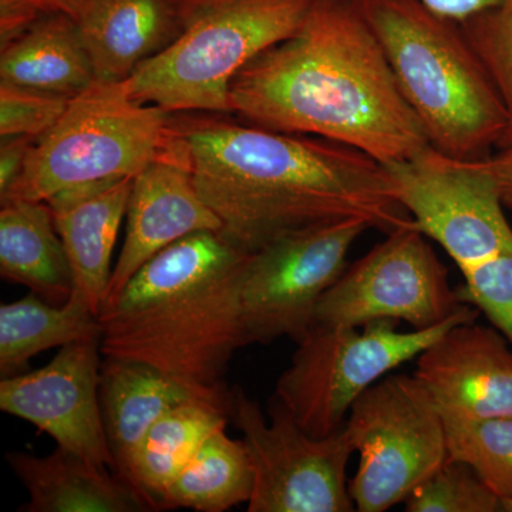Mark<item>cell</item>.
I'll use <instances>...</instances> for the list:
<instances>
[{
  "instance_id": "cell-1",
  "label": "cell",
  "mask_w": 512,
  "mask_h": 512,
  "mask_svg": "<svg viewBox=\"0 0 512 512\" xmlns=\"http://www.w3.org/2000/svg\"><path fill=\"white\" fill-rule=\"evenodd\" d=\"M170 130L222 234L244 251L333 222L386 234L414 222L386 167L345 144L200 111L171 114Z\"/></svg>"
},
{
  "instance_id": "cell-2",
  "label": "cell",
  "mask_w": 512,
  "mask_h": 512,
  "mask_svg": "<svg viewBox=\"0 0 512 512\" xmlns=\"http://www.w3.org/2000/svg\"><path fill=\"white\" fill-rule=\"evenodd\" d=\"M229 103L251 126L325 138L383 165L430 146L357 0H315L292 36L234 77Z\"/></svg>"
},
{
  "instance_id": "cell-3",
  "label": "cell",
  "mask_w": 512,
  "mask_h": 512,
  "mask_svg": "<svg viewBox=\"0 0 512 512\" xmlns=\"http://www.w3.org/2000/svg\"><path fill=\"white\" fill-rule=\"evenodd\" d=\"M249 252L221 231L168 245L101 306L104 357L144 363L197 392L228 399L224 377L249 346L241 285Z\"/></svg>"
},
{
  "instance_id": "cell-4",
  "label": "cell",
  "mask_w": 512,
  "mask_h": 512,
  "mask_svg": "<svg viewBox=\"0 0 512 512\" xmlns=\"http://www.w3.org/2000/svg\"><path fill=\"white\" fill-rule=\"evenodd\" d=\"M430 146L478 161L500 147L507 111L461 23L421 0H357Z\"/></svg>"
},
{
  "instance_id": "cell-5",
  "label": "cell",
  "mask_w": 512,
  "mask_h": 512,
  "mask_svg": "<svg viewBox=\"0 0 512 512\" xmlns=\"http://www.w3.org/2000/svg\"><path fill=\"white\" fill-rule=\"evenodd\" d=\"M313 3L190 0L181 36L124 80L131 99L170 114H231L234 77L269 47L292 36Z\"/></svg>"
},
{
  "instance_id": "cell-6",
  "label": "cell",
  "mask_w": 512,
  "mask_h": 512,
  "mask_svg": "<svg viewBox=\"0 0 512 512\" xmlns=\"http://www.w3.org/2000/svg\"><path fill=\"white\" fill-rule=\"evenodd\" d=\"M171 114L131 99L126 82H101L72 97L37 138L6 201H47L57 192L110 178L136 177L167 147Z\"/></svg>"
},
{
  "instance_id": "cell-7",
  "label": "cell",
  "mask_w": 512,
  "mask_h": 512,
  "mask_svg": "<svg viewBox=\"0 0 512 512\" xmlns=\"http://www.w3.org/2000/svg\"><path fill=\"white\" fill-rule=\"evenodd\" d=\"M477 309L460 312L429 329L402 332L396 320L362 328L313 325L296 343L291 365L279 376L274 397L306 433L326 437L345 426L353 403L387 373L417 359L444 333L473 322Z\"/></svg>"
},
{
  "instance_id": "cell-8",
  "label": "cell",
  "mask_w": 512,
  "mask_h": 512,
  "mask_svg": "<svg viewBox=\"0 0 512 512\" xmlns=\"http://www.w3.org/2000/svg\"><path fill=\"white\" fill-rule=\"evenodd\" d=\"M343 427L359 454L349 481L356 511L403 504L450 458L446 421L414 375L373 384L353 403Z\"/></svg>"
},
{
  "instance_id": "cell-9",
  "label": "cell",
  "mask_w": 512,
  "mask_h": 512,
  "mask_svg": "<svg viewBox=\"0 0 512 512\" xmlns=\"http://www.w3.org/2000/svg\"><path fill=\"white\" fill-rule=\"evenodd\" d=\"M229 419L241 433L254 468L248 512H352L345 427L326 437L306 433L271 397L268 417L241 387L229 390Z\"/></svg>"
},
{
  "instance_id": "cell-10",
  "label": "cell",
  "mask_w": 512,
  "mask_h": 512,
  "mask_svg": "<svg viewBox=\"0 0 512 512\" xmlns=\"http://www.w3.org/2000/svg\"><path fill=\"white\" fill-rule=\"evenodd\" d=\"M464 306L446 265L413 222L387 232L372 251L346 266L320 298L313 325L362 328L386 319L429 329Z\"/></svg>"
},
{
  "instance_id": "cell-11",
  "label": "cell",
  "mask_w": 512,
  "mask_h": 512,
  "mask_svg": "<svg viewBox=\"0 0 512 512\" xmlns=\"http://www.w3.org/2000/svg\"><path fill=\"white\" fill-rule=\"evenodd\" d=\"M367 229L362 220L333 222L249 252L241 285L249 345L301 342L315 323L320 298L345 271L350 249Z\"/></svg>"
},
{
  "instance_id": "cell-12",
  "label": "cell",
  "mask_w": 512,
  "mask_h": 512,
  "mask_svg": "<svg viewBox=\"0 0 512 512\" xmlns=\"http://www.w3.org/2000/svg\"><path fill=\"white\" fill-rule=\"evenodd\" d=\"M384 167L417 228L461 272L512 248V227L483 161L458 160L429 146Z\"/></svg>"
},
{
  "instance_id": "cell-13",
  "label": "cell",
  "mask_w": 512,
  "mask_h": 512,
  "mask_svg": "<svg viewBox=\"0 0 512 512\" xmlns=\"http://www.w3.org/2000/svg\"><path fill=\"white\" fill-rule=\"evenodd\" d=\"M100 340L60 348L52 362L0 382V410L49 434L57 446L114 470L99 384Z\"/></svg>"
},
{
  "instance_id": "cell-14",
  "label": "cell",
  "mask_w": 512,
  "mask_h": 512,
  "mask_svg": "<svg viewBox=\"0 0 512 512\" xmlns=\"http://www.w3.org/2000/svg\"><path fill=\"white\" fill-rule=\"evenodd\" d=\"M126 220V238L104 302L168 245L195 232L221 231V221L195 187L183 143L171 130L167 147L134 177Z\"/></svg>"
},
{
  "instance_id": "cell-15",
  "label": "cell",
  "mask_w": 512,
  "mask_h": 512,
  "mask_svg": "<svg viewBox=\"0 0 512 512\" xmlns=\"http://www.w3.org/2000/svg\"><path fill=\"white\" fill-rule=\"evenodd\" d=\"M417 380L444 420L512 417V348L495 328L460 323L417 356Z\"/></svg>"
},
{
  "instance_id": "cell-16",
  "label": "cell",
  "mask_w": 512,
  "mask_h": 512,
  "mask_svg": "<svg viewBox=\"0 0 512 512\" xmlns=\"http://www.w3.org/2000/svg\"><path fill=\"white\" fill-rule=\"evenodd\" d=\"M133 177L77 185L47 200L72 266L74 295L99 315L114 266L121 222L127 215Z\"/></svg>"
},
{
  "instance_id": "cell-17",
  "label": "cell",
  "mask_w": 512,
  "mask_h": 512,
  "mask_svg": "<svg viewBox=\"0 0 512 512\" xmlns=\"http://www.w3.org/2000/svg\"><path fill=\"white\" fill-rule=\"evenodd\" d=\"M190 0H86L77 18L96 80L124 82L173 45Z\"/></svg>"
},
{
  "instance_id": "cell-18",
  "label": "cell",
  "mask_w": 512,
  "mask_h": 512,
  "mask_svg": "<svg viewBox=\"0 0 512 512\" xmlns=\"http://www.w3.org/2000/svg\"><path fill=\"white\" fill-rule=\"evenodd\" d=\"M101 416L111 454L113 473L126 477L134 451L144 434L165 413L194 400L224 404L158 372L154 367L119 357H104L100 369Z\"/></svg>"
},
{
  "instance_id": "cell-19",
  "label": "cell",
  "mask_w": 512,
  "mask_h": 512,
  "mask_svg": "<svg viewBox=\"0 0 512 512\" xmlns=\"http://www.w3.org/2000/svg\"><path fill=\"white\" fill-rule=\"evenodd\" d=\"M6 461L26 488L29 501L22 512H147L154 511L130 484L107 467L57 446L36 457L8 451Z\"/></svg>"
},
{
  "instance_id": "cell-20",
  "label": "cell",
  "mask_w": 512,
  "mask_h": 512,
  "mask_svg": "<svg viewBox=\"0 0 512 512\" xmlns=\"http://www.w3.org/2000/svg\"><path fill=\"white\" fill-rule=\"evenodd\" d=\"M0 276L53 305H64L72 298V266L47 202H2Z\"/></svg>"
},
{
  "instance_id": "cell-21",
  "label": "cell",
  "mask_w": 512,
  "mask_h": 512,
  "mask_svg": "<svg viewBox=\"0 0 512 512\" xmlns=\"http://www.w3.org/2000/svg\"><path fill=\"white\" fill-rule=\"evenodd\" d=\"M0 82L74 97L96 82L79 26L52 13L0 46Z\"/></svg>"
},
{
  "instance_id": "cell-22",
  "label": "cell",
  "mask_w": 512,
  "mask_h": 512,
  "mask_svg": "<svg viewBox=\"0 0 512 512\" xmlns=\"http://www.w3.org/2000/svg\"><path fill=\"white\" fill-rule=\"evenodd\" d=\"M228 406L194 400L165 413L134 451L124 481L160 511L165 488L215 430L227 427Z\"/></svg>"
},
{
  "instance_id": "cell-23",
  "label": "cell",
  "mask_w": 512,
  "mask_h": 512,
  "mask_svg": "<svg viewBox=\"0 0 512 512\" xmlns=\"http://www.w3.org/2000/svg\"><path fill=\"white\" fill-rule=\"evenodd\" d=\"M100 339L99 318L82 298L73 293L64 305H53L32 292L0 306V375L26 372L46 350Z\"/></svg>"
},
{
  "instance_id": "cell-24",
  "label": "cell",
  "mask_w": 512,
  "mask_h": 512,
  "mask_svg": "<svg viewBox=\"0 0 512 512\" xmlns=\"http://www.w3.org/2000/svg\"><path fill=\"white\" fill-rule=\"evenodd\" d=\"M225 429L215 430L165 488L160 510L225 512L248 504L254 491L251 458L244 441L231 439Z\"/></svg>"
},
{
  "instance_id": "cell-25",
  "label": "cell",
  "mask_w": 512,
  "mask_h": 512,
  "mask_svg": "<svg viewBox=\"0 0 512 512\" xmlns=\"http://www.w3.org/2000/svg\"><path fill=\"white\" fill-rule=\"evenodd\" d=\"M444 421L450 457L467 461L501 500H512V417Z\"/></svg>"
},
{
  "instance_id": "cell-26",
  "label": "cell",
  "mask_w": 512,
  "mask_h": 512,
  "mask_svg": "<svg viewBox=\"0 0 512 512\" xmlns=\"http://www.w3.org/2000/svg\"><path fill=\"white\" fill-rule=\"evenodd\" d=\"M407 512H498L501 498L467 461L450 457L404 501Z\"/></svg>"
},
{
  "instance_id": "cell-27",
  "label": "cell",
  "mask_w": 512,
  "mask_h": 512,
  "mask_svg": "<svg viewBox=\"0 0 512 512\" xmlns=\"http://www.w3.org/2000/svg\"><path fill=\"white\" fill-rule=\"evenodd\" d=\"M461 28L507 111V131L498 150L512 146V0L471 16Z\"/></svg>"
},
{
  "instance_id": "cell-28",
  "label": "cell",
  "mask_w": 512,
  "mask_h": 512,
  "mask_svg": "<svg viewBox=\"0 0 512 512\" xmlns=\"http://www.w3.org/2000/svg\"><path fill=\"white\" fill-rule=\"evenodd\" d=\"M461 274V302L483 312L512 348V248Z\"/></svg>"
},
{
  "instance_id": "cell-29",
  "label": "cell",
  "mask_w": 512,
  "mask_h": 512,
  "mask_svg": "<svg viewBox=\"0 0 512 512\" xmlns=\"http://www.w3.org/2000/svg\"><path fill=\"white\" fill-rule=\"evenodd\" d=\"M72 97L0 82V137L40 138L63 116Z\"/></svg>"
},
{
  "instance_id": "cell-30",
  "label": "cell",
  "mask_w": 512,
  "mask_h": 512,
  "mask_svg": "<svg viewBox=\"0 0 512 512\" xmlns=\"http://www.w3.org/2000/svg\"><path fill=\"white\" fill-rule=\"evenodd\" d=\"M86 0H0V46L52 13L79 18Z\"/></svg>"
},
{
  "instance_id": "cell-31",
  "label": "cell",
  "mask_w": 512,
  "mask_h": 512,
  "mask_svg": "<svg viewBox=\"0 0 512 512\" xmlns=\"http://www.w3.org/2000/svg\"><path fill=\"white\" fill-rule=\"evenodd\" d=\"M0 197L15 184L28 163L37 138L29 136L0 137Z\"/></svg>"
},
{
  "instance_id": "cell-32",
  "label": "cell",
  "mask_w": 512,
  "mask_h": 512,
  "mask_svg": "<svg viewBox=\"0 0 512 512\" xmlns=\"http://www.w3.org/2000/svg\"><path fill=\"white\" fill-rule=\"evenodd\" d=\"M481 161L493 177L504 207L512 211V146L500 148L494 156Z\"/></svg>"
},
{
  "instance_id": "cell-33",
  "label": "cell",
  "mask_w": 512,
  "mask_h": 512,
  "mask_svg": "<svg viewBox=\"0 0 512 512\" xmlns=\"http://www.w3.org/2000/svg\"><path fill=\"white\" fill-rule=\"evenodd\" d=\"M421 2L444 18L461 23L477 13L500 5L503 0H421Z\"/></svg>"
},
{
  "instance_id": "cell-34",
  "label": "cell",
  "mask_w": 512,
  "mask_h": 512,
  "mask_svg": "<svg viewBox=\"0 0 512 512\" xmlns=\"http://www.w3.org/2000/svg\"><path fill=\"white\" fill-rule=\"evenodd\" d=\"M501 510L512 512V500H501Z\"/></svg>"
}]
</instances>
